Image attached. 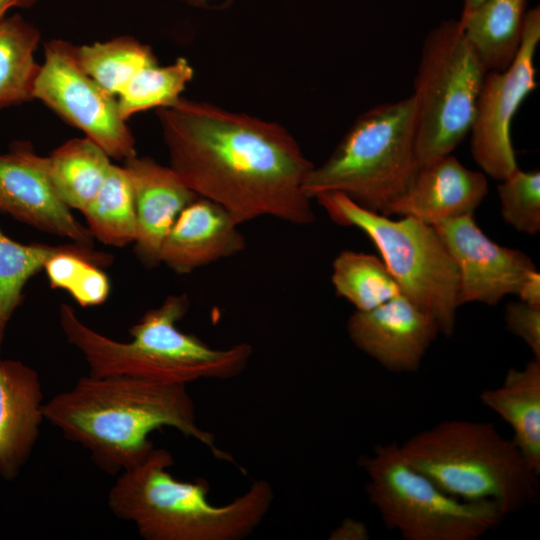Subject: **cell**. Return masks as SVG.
Returning a JSON list of instances; mask_svg holds the SVG:
<instances>
[{"mask_svg": "<svg viewBox=\"0 0 540 540\" xmlns=\"http://www.w3.org/2000/svg\"><path fill=\"white\" fill-rule=\"evenodd\" d=\"M192 77L193 68L183 57L166 66L143 67L117 96L121 116L127 121L139 112L175 104Z\"/></svg>", "mask_w": 540, "mask_h": 540, "instance_id": "obj_28", "label": "cell"}, {"mask_svg": "<svg viewBox=\"0 0 540 540\" xmlns=\"http://www.w3.org/2000/svg\"><path fill=\"white\" fill-rule=\"evenodd\" d=\"M419 170L413 96L377 105L360 115L320 166L303 183L309 198L340 192L383 214Z\"/></svg>", "mask_w": 540, "mask_h": 540, "instance_id": "obj_6", "label": "cell"}, {"mask_svg": "<svg viewBox=\"0 0 540 540\" xmlns=\"http://www.w3.org/2000/svg\"><path fill=\"white\" fill-rule=\"evenodd\" d=\"M488 192L484 173L448 154L419 168L408 189L383 213L416 218L430 225L473 215Z\"/></svg>", "mask_w": 540, "mask_h": 540, "instance_id": "obj_16", "label": "cell"}, {"mask_svg": "<svg viewBox=\"0 0 540 540\" xmlns=\"http://www.w3.org/2000/svg\"><path fill=\"white\" fill-rule=\"evenodd\" d=\"M330 540H368L369 529L364 522L353 518L344 519L329 535Z\"/></svg>", "mask_w": 540, "mask_h": 540, "instance_id": "obj_31", "label": "cell"}, {"mask_svg": "<svg viewBox=\"0 0 540 540\" xmlns=\"http://www.w3.org/2000/svg\"><path fill=\"white\" fill-rule=\"evenodd\" d=\"M37 0H0V20L6 17L9 10L14 8H30Z\"/></svg>", "mask_w": 540, "mask_h": 540, "instance_id": "obj_33", "label": "cell"}, {"mask_svg": "<svg viewBox=\"0 0 540 540\" xmlns=\"http://www.w3.org/2000/svg\"><path fill=\"white\" fill-rule=\"evenodd\" d=\"M481 402L512 429L511 438L530 468L540 474V360L511 367L496 388L480 394Z\"/></svg>", "mask_w": 540, "mask_h": 540, "instance_id": "obj_19", "label": "cell"}, {"mask_svg": "<svg viewBox=\"0 0 540 540\" xmlns=\"http://www.w3.org/2000/svg\"><path fill=\"white\" fill-rule=\"evenodd\" d=\"M181 1H184L194 6H205L206 4L210 3L213 0H181Z\"/></svg>", "mask_w": 540, "mask_h": 540, "instance_id": "obj_35", "label": "cell"}, {"mask_svg": "<svg viewBox=\"0 0 540 540\" xmlns=\"http://www.w3.org/2000/svg\"><path fill=\"white\" fill-rule=\"evenodd\" d=\"M432 226L456 264L459 306L470 302L496 305L507 295H517L525 279L536 270L522 251L492 241L473 215Z\"/></svg>", "mask_w": 540, "mask_h": 540, "instance_id": "obj_12", "label": "cell"}, {"mask_svg": "<svg viewBox=\"0 0 540 540\" xmlns=\"http://www.w3.org/2000/svg\"><path fill=\"white\" fill-rule=\"evenodd\" d=\"M39 30L21 15L0 20V109L33 99Z\"/></svg>", "mask_w": 540, "mask_h": 540, "instance_id": "obj_22", "label": "cell"}, {"mask_svg": "<svg viewBox=\"0 0 540 540\" xmlns=\"http://www.w3.org/2000/svg\"><path fill=\"white\" fill-rule=\"evenodd\" d=\"M484 0H463L462 15H466L477 8Z\"/></svg>", "mask_w": 540, "mask_h": 540, "instance_id": "obj_34", "label": "cell"}, {"mask_svg": "<svg viewBox=\"0 0 540 540\" xmlns=\"http://www.w3.org/2000/svg\"><path fill=\"white\" fill-rule=\"evenodd\" d=\"M540 41L539 6L527 11L522 40L512 63L487 71L470 129L471 154L483 172L503 180L518 168L512 146V119L523 100L536 88L534 56Z\"/></svg>", "mask_w": 540, "mask_h": 540, "instance_id": "obj_11", "label": "cell"}, {"mask_svg": "<svg viewBox=\"0 0 540 540\" xmlns=\"http://www.w3.org/2000/svg\"><path fill=\"white\" fill-rule=\"evenodd\" d=\"M504 320L510 333L522 339L540 360V307L521 300L506 305Z\"/></svg>", "mask_w": 540, "mask_h": 540, "instance_id": "obj_30", "label": "cell"}, {"mask_svg": "<svg viewBox=\"0 0 540 540\" xmlns=\"http://www.w3.org/2000/svg\"><path fill=\"white\" fill-rule=\"evenodd\" d=\"M74 244H22L0 229V346L10 319L23 301L27 282L44 270L50 258L71 249Z\"/></svg>", "mask_w": 540, "mask_h": 540, "instance_id": "obj_27", "label": "cell"}, {"mask_svg": "<svg viewBox=\"0 0 540 540\" xmlns=\"http://www.w3.org/2000/svg\"><path fill=\"white\" fill-rule=\"evenodd\" d=\"M0 212L31 227L93 247L94 237L55 194L45 157L17 142L0 154Z\"/></svg>", "mask_w": 540, "mask_h": 540, "instance_id": "obj_13", "label": "cell"}, {"mask_svg": "<svg viewBox=\"0 0 540 540\" xmlns=\"http://www.w3.org/2000/svg\"><path fill=\"white\" fill-rule=\"evenodd\" d=\"M526 0H484L459 19L463 33L486 71L506 69L521 44Z\"/></svg>", "mask_w": 540, "mask_h": 540, "instance_id": "obj_20", "label": "cell"}, {"mask_svg": "<svg viewBox=\"0 0 540 540\" xmlns=\"http://www.w3.org/2000/svg\"><path fill=\"white\" fill-rule=\"evenodd\" d=\"M331 281L336 294L358 311L373 309L401 293L382 259L352 250L336 256Z\"/></svg>", "mask_w": 540, "mask_h": 540, "instance_id": "obj_25", "label": "cell"}, {"mask_svg": "<svg viewBox=\"0 0 540 540\" xmlns=\"http://www.w3.org/2000/svg\"><path fill=\"white\" fill-rule=\"evenodd\" d=\"M486 72L459 20H443L427 34L412 94L419 168L451 154L470 132Z\"/></svg>", "mask_w": 540, "mask_h": 540, "instance_id": "obj_9", "label": "cell"}, {"mask_svg": "<svg viewBox=\"0 0 540 540\" xmlns=\"http://www.w3.org/2000/svg\"><path fill=\"white\" fill-rule=\"evenodd\" d=\"M38 373L18 360L0 361V474L13 479L29 458L44 420Z\"/></svg>", "mask_w": 540, "mask_h": 540, "instance_id": "obj_18", "label": "cell"}, {"mask_svg": "<svg viewBox=\"0 0 540 540\" xmlns=\"http://www.w3.org/2000/svg\"><path fill=\"white\" fill-rule=\"evenodd\" d=\"M43 416L69 441L83 446L105 473L119 474L154 448L149 434L174 428L207 446L215 457L231 460L200 428L186 385L113 375L84 376L43 404Z\"/></svg>", "mask_w": 540, "mask_h": 540, "instance_id": "obj_2", "label": "cell"}, {"mask_svg": "<svg viewBox=\"0 0 540 540\" xmlns=\"http://www.w3.org/2000/svg\"><path fill=\"white\" fill-rule=\"evenodd\" d=\"M172 454L154 447L119 473L108 492L111 512L134 523L145 540H240L267 515L274 499L266 480H256L224 505L209 501L205 479L183 481L169 472Z\"/></svg>", "mask_w": 540, "mask_h": 540, "instance_id": "obj_3", "label": "cell"}, {"mask_svg": "<svg viewBox=\"0 0 540 540\" xmlns=\"http://www.w3.org/2000/svg\"><path fill=\"white\" fill-rule=\"evenodd\" d=\"M399 446L412 467L456 498L493 501L507 515L538 497V475L491 422L442 421Z\"/></svg>", "mask_w": 540, "mask_h": 540, "instance_id": "obj_5", "label": "cell"}, {"mask_svg": "<svg viewBox=\"0 0 540 540\" xmlns=\"http://www.w3.org/2000/svg\"><path fill=\"white\" fill-rule=\"evenodd\" d=\"M112 262L109 253L75 243L50 258L44 270L52 288L66 290L79 305L90 307L104 303L109 296L110 283L102 268Z\"/></svg>", "mask_w": 540, "mask_h": 540, "instance_id": "obj_24", "label": "cell"}, {"mask_svg": "<svg viewBox=\"0 0 540 540\" xmlns=\"http://www.w3.org/2000/svg\"><path fill=\"white\" fill-rule=\"evenodd\" d=\"M132 187L137 233L134 252L146 268L160 264L162 243L180 212L199 196L170 166L137 155L123 161Z\"/></svg>", "mask_w": 540, "mask_h": 540, "instance_id": "obj_15", "label": "cell"}, {"mask_svg": "<svg viewBox=\"0 0 540 540\" xmlns=\"http://www.w3.org/2000/svg\"><path fill=\"white\" fill-rule=\"evenodd\" d=\"M33 99L81 130L110 158L125 161L137 155L134 137L121 116L116 97L82 69L75 45L61 39L45 44Z\"/></svg>", "mask_w": 540, "mask_h": 540, "instance_id": "obj_10", "label": "cell"}, {"mask_svg": "<svg viewBox=\"0 0 540 540\" xmlns=\"http://www.w3.org/2000/svg\"><path fill=\"white\" fill-rule=\"evenodd\" d=\"M238 224L221 205L198 197L178 215L160 249V263L177 274L234 256L246 247Z\"/></svg>", "mask_w": 540, "mask_h": 540, "instance_id": "obj_17", "label": "cell"}, {"mask_svg": "<svg viewBox=\"0 0 540 540\" xmlns=\"http://www.w3.org/2000/svg\"><path fill=\"white\" fill-rule=\"evenodd\" d=\"M190 307L187 294L169 295L146 311L120 342L86 325L72 306L62 303L59 323L67 342L84 357L89 376L125 375L166 384L199 379H230L246 368L252 347L247 343L216 349L178 329Z\"/></svg>", "mask_w": 540, "mask_h": 540, "instance_id": "obj_4", "label": "cell"}, {"mask_svg": "<svg viewBox=\"0 0 540 540\" xmlns=\"http://www.w3.org/2000/svg\"><path fill=\"white\" fill-rule=\"evenodd\" d=\"M170 167L198 196L238 225L271 216L315 220L303 183L313 164L282 126L209 103L180 98L157 109Z\"/></svg>", "mask_w": 540, "mask_h": 540, "instance_id": "obj_1", "label": "cell"}, {"mask_svg": "<svg viewBox=\"0 0 540 540\" xmlns=\"http://www.w3.org/2000/svg\"><path fill=\"white\" fill-rule=\"evenodd\" d=\"M353 344L385 369L415 372L440 333L436 321L399 294L367 310H355L347 321Z\"/></svg>", "mask_w": 540, "mask_h": 540, "instance_id": "obj_14", "label": "cell"}, {"mask_svg": "<svg viewBox=\"0 0 540 540\" xmlns=\"http://www.w3.org/2000/svg\"><path fill=\"white\" fill-rule=\"evenodd\" d=\"M337 224L364 232L400 287L401 294L429 314L439 332L451 336L458 305V270L434 226L416 218L366 209L340 192L314 197Z\"/></svg>", "mask_w": 540, "mask_h": 540, "instance_id": "obj_7", "label": "cell"}, {"mask_svg": "<svg viewBox=\"0 0 540 540\" xmlns=\"http://www.w3.org/2000/svg\"><path fill=\"white\" fill-rule=\"evenodd\" d=\"M75 52L82 69L115 97L136 72L158 63L148 45L130 36L75 46Z\"/></svg>", "mask_w": 540, "mask_h": 540, "instance_id": "obj_26", "label": "cell"}, {"mask_svg": "<svg viewBox=\"0 0 540 540\" xmlns=\"http://www.w3.org/2000/svg\"><path fill=\"white\" fill-rule=\"evenodd\" d=\"M82 213L92 236L102 243L121 248L135 242L134 196L123 166L111 164L102 186Z\"/></svg>", "mask_w": 540, "mask_h": 540, "instance_id": "obj_23", "label": "cell"}, {"mask_svg": "<svg viewBox=\"0 0 540 540\" xmlns=\"http://www.w3.org/2000/svg\"><path fill=\"white\" fill-rule=\"evenodd\" d=\"M359 464L369 501L386 527L406 540H476L506 515L493 501L446 493L405 460L397 443L376 445Z\"/></svg>", "mask_w": 540, "mask_h": 540, "instance_id": "obj_8", "label": "cell"}, {"mask_svg": "<svg viewBox=\"0 0 540 540\" xmlns=\"http://www.w3.org/2000/svg\"><path fill=\"white\" fill-rule=\"evenodd\" d=\"M517 296L529 305L540 307V274L537 270L525 279Z\"/></svg>", "mask_w": 540, "mask_h": 540, "instance_id": "obj_32", "label": "cell"}, {"mask_svg": "<svg viewBox=\"0 0 540 540\" xmlns=\"http://www.w3.org/2000/svg\"><path fill=\"white\" fill-rule=\"evenodd\" d=\"M111 164L109 155L87 137L68 140L45 157L55 194L69 209L81 212L96 196Z\"/></svg>", "mask_w": 540, "mask_h": 540, "instance_id": "obj_21", "label": "cell"}, {"mask_svg": "<svg viewBox=\"0 0 540 540\" xmlns=\"http://www.w3.org/2000/svg\"><path fill=\"white\" fill-rule=\"evenodd\" d=\"M500 182L498 194L505 222L519 232L537 234L540 231V172L517 168Z\"/></svg>", "mask_w": 540, "mask_h": 540, "instance_id": "obj_29", "label": "cell"}]
</instances>
